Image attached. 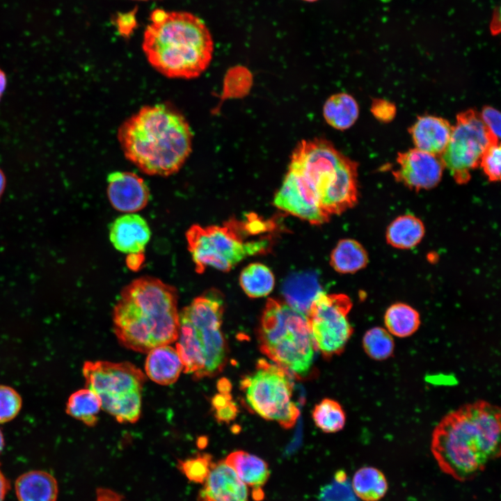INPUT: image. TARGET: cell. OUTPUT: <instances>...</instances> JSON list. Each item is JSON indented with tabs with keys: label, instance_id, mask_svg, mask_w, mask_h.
Segmentation results:
<instances>
[{
	"label": "cell",
	"instance_id": "cell-46",
	"mask_svg": "<svg viewBox=\"0 0 501 501\" xmlns=\"http://www.w3.org/2000/svg\"><path fill=\"white\" fill-rule=\"evenodd\" d=\"M6 187V176L3 171L0 168V198L2 196Z\"/></svg>",
	"mask_w": 501,
	"mask_h": 501
},
{
	"label": "cell",
	"instance_id": "cell-26",
	"mask_svg": "<svg viewBox=\"0 0 501 501\" xmlns=\"http://www.w3.org/2000/svg\"><path fill=\"white\" fill-rule=\"evenodd\" d=\"M351 488L363 501H379L385 495L388 483L385 475L379 469L364 466L354 473Z\"/></svg>",
	"mask_w": 501,
	"mask_h": 501
},
{
	"label": "cell",
	"instance_id": "cell-9",
	"mask_svg": "<svg viewBox=\"0 0 501 501\" xmlns=\"http://www.w3.org/2000/svg\"><path fill=\"white\" fill-rule=\"evenodd\" d=\"M249 407L260 417L277 422L284 429L296 423L299 411L292 399L293 382L289 372L265 359L240 383Z\"/></svg>",
	"mask_w": 501,
	"mask_h": 501
},
{
	"label": "cell",
	"instance_id": "cell-41",
	"mask_svg": "<svg viewBox=\"0 0 501 501\" xmlns=\"http://www.w3.org/2000/svg\"><path fill=\"white\" fill-rule=\"evenodd\" d=\"M231 400L232 397L230 393L219 392L218 394L214 396V397L212 398V405L213 408L216 410L217 408L224 406Z\"/></svg>",
	"mask_w": 501,
	"mask_h": 501
},
{
	"label": "cell",
	"instance_id": "cell-30",
	"mask_svg": "<svg viewBox=\"0 0 501 501\" xmlns=\"http://www.w3.org/2000/svg\"><path fill=\"white\" fill-rule=\"evenodd\" d=\"M100 408V398L86 388L70 395L66 405V413L85 424L93 427L97 422V414Z\"/></svg>",
	"mask_w": 501,
	"mask_h": 501
},
{
	"label": "cell",
	"instance_id": "cell-2",
	"mask_svg": "<svg viewBox=\"0 0 501 501\" xmlns=\"http://www.w3.org/2000/svg\"><path fill=\"white\" fill-rule=\"evenodd\" d=\"M176 288L152 276L122 289L113 310V331L124 347L141 353L175 341L179 331Z\"/></svg>",
	"mask_w": 501,
	"mask_h": 501
},
{
	"label": "cell",
	"instance_id": "cell-17",
	"mask_svg": "<svg viewBox=\"0 0 501 501\" xmlns=\"http://www.w3.org/2000/svg\"><path fill=\"white\" fill-rule=\"evenodd\" d=\"M198 495V501H249L248 487L225 460L214 463Z\"/></svg>",
	"mask_w": 501,
	"mask_h": 501
},
{
	"label": "cell",
	"instance_id": "cell-14",
	"mask_svg": "<svg viewBox=\"0 0 501 501\" xmlns=\"http://www.w3.org/2000/svg\"><path fill=\"white\" fill-rule=\"evenodd\" d=\"M397 162L398 168L392 173L395 180L415 191L435 187L444 169L438 156L417 148L399 153Z\"/></svg>",
	"mask_w": 501,
	"mask_h": 501
},
{
	"label": "cell",
	"instance_id": "cell-44",
	"mask_svg": "<svg viewBox=\"0 0 501 501\" xmlns=\"http://www.w3.org/2000/svg\"><path fill=\"white\" fill-rule=\"evenodd\" d=\"M217 388L219 392L230 393L231 390V383L227 379H221L218 381Z\"/></svg>",
	"mask_w": 501,
	"mask_h": 501
},
{
	"label": "cell",
	"instance_id": "cell-22",
	"mask_svg": "<svg viewBox=\"0 0 501 501\" xmlns=\"http://www.w3.org/2000/svg\"><path fill=\"white\" fill-rule=\"evenodd\" d=\"M18 501H56V479L44 470H31L19 475L15 482Z\"/></svg>",
	"mask_w": 501,
	"mask_h": 501
},
{
	"label": "cell",
	"instance_id": "cell-35",
	"mask_svg": "<svg viewBox=\"0 0 501 501\" xmlns=\"http://www.w3.org/2000/svg\"><path fill=\"white\" fill-rule=\"evenodd\" d=\"M500 144L491 143L484 150L479 163L484 173L491 182L500 179Z\"/></svg>",
	"mask_w": 501,
	"mask_h": 501
},
{
	"label": "cell",
	"instance_id": "cell-19",
	"mask_svg": "<svg viewBox=\"0 0 501 501\" xmlns=\"http://www.w3.org/2000/svg\"><path fill=\"white\" fill-rule=\"evenodd\" d=\"M452 130L448 120L434 116L418 117L409 128L415 148L438 157L445 148Z\"/></svg>",
	"mask_w": 501,
	"mask_h": 501
},
{
	"label": "cell",
	"instance_id": "cell-33",
	"mask_svg": "<svg viewBox=\"0 0 501 501\" xmlns=\"http://www.w3.org/2000/svg\"><path fill=\"white\" fill-rule=\"evenodd\" d=\"M213 464L212 456L203 454L186 460H180L178 468L189 481L203 484L208 477Z\"/></svg>",
	"mask_w": 501,
	"mask_h": 501
},
{
	"label": "cell",
	"instance_id": "cell-49",
	"mask_svg": "<svg viewBox=\"0 0 501 501\" xmlns=\"http://www.w3.org/2000/svg\"><path fill=\"white\" fill-rule=\"evenodd\" d=\"M139 1H148V0H139Z\"/></svg>",
	"mask_w": 501,
	"mask_h": 501
},
{
	"label": "cell",
	"instance_id": "cell-23",
	"mask_svg": "<svg viewBox=\"0 0 501 501\" xmlns=\"http://www.w3.org/2000/svg\"><path fill=\"white\" fill-rule=\"evenodd\" d=\"M225 461L239 479L252 488V492L262 490L269 478L270 471L267 462L245 451L231 452Z\"/></svg>",
	"mask_w": 501,
	"mask_h": 501
},
{
	"label": "cell",
	"instance_id": "cell-34",
	"mask_svg": "<svg viewBox=\"0 0 501 501\" xmlns=\"http://www.w3.org/2000/svg\"><path fill=\"white\" fill-rule=\"evenodd\" d=\"M22 398L13 388L0 385V424L14 419L22 408Z\"/></svg>",
	"mask_w": 501,
	"mask_h": 501
},
{
	"label": "cell",
	"instance_id": "cell-24",
	"mask_svg": "<svg viewBox=\"0 0 501 501\" xmlns=\"http://www.w3.org/2000/svg\"><path fill=\"white\" fill-rule=\"evenodd\" d=\"M422 221L413 215L398 216L391 222L386 230L388 244L399 249H409L417 246L424 235Z\"/></svg>",
	"mask_w": 501,
	"mask_h": 501
},
{
	"label": "cell",
	"instance_id": "cell-1",
	"mask_svg": "<svg viewBox=\"0 0 501 501\" xmlns=\"http://www.w3.org/2000/svg\"><path fill=\"white\" fill-rule=\"evenodd\" d=\"M500 409L477 401L447 413L436 426L431 451L440 470L466 482L500 455Z\"/></svg>",
	"mask_w": 501,
	"mask_h": 501
},
{
	"label": "cell",
	"instance_id": "cell-43",
	"mask_svg": "<svg viewBox=\"0 0 501 501\" xmlns=\"http://www.w3.org/2000/svg\"><path fill=\"white\" fill-rule=\"evenodd\" d=\"M143 259V253L128 255L127 258V266L132 269H135V268L141 266Z\"/></svg>",
	"mask_w": 501,
	"mask_h": 501
},
{
	"label": "cell",
	"instance_id": "cell-5",
	"mask_svg": "<svg viewBox=\"0 0 501 501\" xmlns=\"http://www.w3.org/2000/svg\"><path fill=\"white\" fill-rule=\"evenodd\" d=\"M223 295L209 289L196 296L179 314L176 351L184 373L195 379L220 373L227 361V344L221 331Z\"/></svg>",
	"mask_w": 501,
	"mask_h": 501
},
{
	"label": "cell",
	"instance_id": "cell-21",
	"mask_svg": "<svg viewBox=\"0 0 501 501\" xmlns=\"http://www.w3.org/2000/svg\"><path fill=\"white\" fill-rule=\"evenodd\" d=\"M145 370L154 382L168 385L174 383L183 370L182 360L176 349L169 344L161 345L148 352Z\"/></svg>",
	"mask_w": 501,
	"mask_h": 501
},
{
	"label": "cell",
	"instance_id": "cell-12",
	"mask_svg": "<svg viewBox=\"0 0 501 501\" xmlns=\"http://www.w3.org/2000/svg\"><path fill=\"white\" fill-rule=\"evenodd\" d=\"M344 154L328 140H303L292 154L289 169L302 175L319 195L332 178Z\"/></svg>",
	"mask_w": 501,
	"mask_h": 501
},
{
	"label": "cell",
	"instance_id": "cell-38",
	"mask_svg": "<svg viewBox=\"0 0 501 501\" xmlns=\"http://www.w3.org/2000/svg\"><path fill=\"white\" fill-rule=\"evenodd\" d=\"M135 10L125 13H118L115 19L119 33L125 38L129 37L136 26Z\"/></svg>",
	"mask_w": 501,
	"mask_h": 501
},
{
	"label": "cell",
	"instance_id": "cell-10",
	"mask_svg": "<svg viewBox=\"0 0 501 501\" xmlns=\"http://www.w3.org/2000/svg\"><path fill=\"white\" fill-rule=\"evenodd\" d=\"M491 143L479 113L470 109L457 115L449 141L439 157L457 184H466Z\"/></svg>",
	"mask_w": 501,
	"mask_h": 501
},
{
	"label": "cell",
	"instance_id": "cell-6",
	"mask_svg": "<svg viewBox=\"0 0 501 501\" xmlns=\"http://www.w3.org/2000/svg\"><path fill=\"white\" fill-rule=\"evenodd\" d=\"M262 352L298 376L309 373L316 350L308 317L285 302L269 299L258 331Z\"/></svg>",
	"mask_w": 501,
	"mask_h": 501
},
{
	"label": "cell",
	"instance_id": "cell-18",
	"mask_svg": "<svg viewBox=\"0 0 501 501\" xmlns=\"http://www.w3.org/2000/svg\"><path fill=\"white\" fill-rule=\"evenodd\" d=\"M151 237L150 227L141 216L127 213L116 218L109 228V239L118 251L127 255L143 253Z\"/></svg>",
	"mask_w": 501,
	"mask_h": 501
},
{
	"label": "cell",
	"instance_id": "cell-47",
	"mask_svg": "<svg viewBox=\"0 0 501 501\" xmlns=\"http://www.w3.org/2000/svg\"><path fill=\"white\" fill-rule=\"evenodd\" d=\"M3 447H4V438H3L2 431L0 429V453L3 450Z\"/></svg>",
	"mask_w": 501,
	"mask_h": 501
},
{
	"label": "cell",
	"instance_id": "cell-7",
	"mask_svg": "<svg viewBox=\"0 0 501 501\" xmlns=\"http://www.w3.org/2000/svg\"><path fill=\"white\" fill-rule=\"evenodd\" d=\"M87 388L100 398L101 408L119 422L134 423L141 415L145 376L128 363L87 361L82 369Z\"/></svg>",
	"mask_w": 501,
	"mask_h": 501
},
{
	"label": "cell",
	"instance_id": "cell-4",
	"mask_svg": "<svg viewBox=\"0 0 501 501\" xmlns=\"http://www.w3.org/2000/svg\"><path fill=\"white\" fill-rule=\"evenodd\" d=\"M142 48L150 64L170 78L192 79L209 66L214 42L209 30L188 12L156 9L150 15Z\"/></svg>",
	"mask_w": 501,
	"mask_h": 501
},
{
	"label": "cell",
	"instance_id": "cell-37",
	"mask_svg": "<svg viewBox=\"0 0 501 501\" xmlns=\"http://www.w3.org/2000/svg\"><path fill=\"white\" fill-rule=\"evenodd\" d=\"M371 111L379 121L388 122L395 117L396 106L388 100L375 99L372 102Z\"/></svg>",
	"mask_w": 501,
	"mask_h": 501
},
{
	"label": "cell",
	"instance_id": "cell-42",
	"mask_svg": "<svg viewBox=\"0 0 501 501\" xmlns=\"http://www.w3.org/2000/svg\"><path fill=\"white\" fill-rule=\"evenodd\" d=\"M10 488V482L0 468V501H4L6 495Z\"/></svg>",
	"mask_w": 501,
	"mask_h": 501
},
{
	"label": "cell",
	"instance_id": "cell-3",
	"mask_svg": "<svg viewBox=\"0 0 501 501\" xmlns=\"http://www.w3.org/2000/svg\"><path fill=\"white\" fill-rule=\"evenodd\" d=\"M118 138L127 159L151 175L177 173L192 150L188 122L167 104L142 107L122 124Z\"/></svg>",
	"mask_w": 501,
	"mask_h": 501
},
{
	"label": "cell",
	"instance_id": "cell-28",
	"mask_svg": "<svg viewBox=\"0 0 501 501\" xmlns=\"http://www.w3.org/2000/svg\"><path fill=\"white\" fill-rule=\"evenodd\" d=\"M385 329L397 337H407L415 333L420 325L419 312L411 305L397 303L391 305L384 315Z\"/></svg>",
	"mask_w": 501,
	"mask_h": 501
},
{
	"label": "cell",
	"instance_id": "cell-11",
	"mask_svg": "<svg viewBox=\"0 0 501 501\" xmlns=\"http://www.w3.org/2000/svg\"><path fill=\"white\" fill-rule=\"evenodd\" d=\"M352 306L345 294L320 293L307 315L310 333L316 349L327 358L340 355L344 349L353 329L348 313Z\"/></svg>",
	"mask_w": 501,
	"mask_h": 501
},
{
	"label": "cell",
	"instance_id": "cell-40",
	"mask_svg": "<svg viewBox=\"0 0 501 501\" xmlns=\"http://www.w3.org/2000/svg\"><path fill=\"white\" fill-rule=\"evenodd\" d=\"M96 495V501H127L122 495L106 488H97Z\"/></svg>",
	"mask_w": 501,
	"mask_h": 501
},
{
	"label": "cell",
	"instance_id": "cell-15",
	"mask_svg": "<svg viewBox=\"0 0 501 501\" xmlns=\"http://www.w3.org/2000/svg\"><path fill=\"white\" fill-rule=\"evenodd\" d=\"M358 164L344 155L334 175L319 193L320 205L328 216L351 208L358 199Z\"/></svg>",
	"mask_w": 501,
	"mask_h": 501
},
{
	"label": "cell",
	"instance_id": "cell-25",
	"mask_svg": "<svg viewBox=\"0 0 501 501\" xmlns=\"http://www.w3.org/2000/svg\"><path fill=\"white\" fill-rule=\"evenodd\" d=\"M358 113L356 100L344 93L331 95L323 107V116L326 122L339 130L351 127L357 120Z\"/></svg>",
	"mask_w": 501,
	"mask_h": 501
},
{
	"label": "cell",
	"instance_id": "cell-45",
	"mask_svg": "<svg viewBox=\"0 0 501 501\" xmlns=\"http://www.w3.org/2000/svg\"><path fill=\"white\" fill-rule=\"evenodd\" d=\"M7 86V77L5 72L0 67V101L6 91Z\"/></svg>",
	"mask_w": 501,
	"mask_h": 501
},
{
	"label": "cell",
	"instance_id": "cell-31",
	"mask_svg": "<svg viewBox=\"0 0 501 501\" xmlns=\"http://www.w3.org/2000/svg\"><path fill=\"white\" fill-rule=\"evenodd\" d=\"M312 418L316 426L325 433L340 431L346 422L345 413L341 405L331 399H324L315 405Z\"/></svg>",
	"mask_w": 501,
	"mask_h": 501
},
{
	"label": "cell",
	"instance_id": "cell-20",
	"mask_svg": "<svg viewBox=\"0 0 501 501\" xmlns=\"http://www.w3.org/2000/svg\"><path fill=\"white\" fill-rule=\"evenodd\" d=\"M282 290L285 303L306 315L323 292L317 275L312 271L292 274L285 280Z\"/></svg>",
	"mask_w": 501,
	"mask_h": 501
},
{
	"label": "cell",
	"instance_id": "cell-16",
	"mask_svg": "<svg viewBox=\"0 0 501 501\" xmlns=\"http://www.w3.org/2000/svg\"><path fill=\"white\" fill-rule=\"evenodd\" d=\"M107 196L112 207L125 213L143 209L150 200V191L143 179L127 171L111 173L107 177Z\"/></svg>",
	"mask_w": 501,
	"mask_h": 501
},
{
	"label": "cell",
	"instance_id": "cell-13",
	"mask_svg": "<svg viewBox=\"0 0 501 501\" xmlns=\"http://www.w3.org/2000/svg\"><path fill=\"white\" fill-rule=\"evenodd\" d=\"M273 204L278 209L314 224L325 223L329 217L321 207L317 188L302 175L289 169L273 198Z\"/></svg>",
	"mask_w": 501,
	"mask_h": 501
},
{
	"label": "cell",
	"instance_id": "cell-29",
	"mask_svg": "<svg viewBox=\"0 0 501 501\" xmlns=\"http://www.w3.org/2000/svg\"><path fill=\"white\" fill-rule=\"evenodd\" d=\"M239 283L246 295L251 298H260L271 292L275 285V278L266 265L253 263L241 272Z\"/></svg>",
	"mask_w": 501,
	"mask_h": 501
},
{
	"label": "cell",
	"instance_id": "cell-27",
	"mask_svg": "<svg viewBox=\"0 0 501 501\" xmlns=\"http://www.w3.org/2000/svg\"><path fill=\"white\" fill-rule=\"evenodd\" d=\"M368 262L366 250L357 241L351 239L340 240L331 255V264L341 273H355L365 267Z\"/></svg>",
	"mask_w": 501,
	"mask_h": 501
},
{
	"label": "cell",
	"instance_id": "cell-8",
	"mask_svg": "<svg viewBox=\"0 0 501 501\" xmlns=\"http://www.w3.org/2000/svg\"><path fill=\"white\" fill-rule=\"evenodd\" d=\"M237 228L234 221L189 228L185 237L196 273H202L207 267L228 271L246 257L267 250V239L244 241Z\"/></svg>",
	"mask_w": 501,
	"mask_h": 501
},
{
	"label": "cell",
	"instance_id": "cell-39",
	"mask_svg": "<svg viewBox=\"0 0 501 501\" xmlns=\"http://www.w3.org/2000/svg\"><path fill=\"white\" fill-rule=\"evenodd\" d=\"M238 413L237 405L231 400L226 405L215 410L214 416L219 423H228Z\"/></svg>",
	"mask_w": 501,
	"mask_h": 501
},
{
	"label": "cell",
	"instance_id": "cell-32",
	"mask_svg": "<svg viewBox=\"0 0 501 501\" xmlns=\"http://www.w3.org/2000/svg\"><path fill=\"white\" fill-rule=\"evenodd\" d=\"M363 347L369 358L381 361L392 356L395 342L392 335L385 328L374 327L365 333Z\"/></svg>",
	"mask_w": 501,
	"mask_h": 501
},
{
	"label": "cell",
	"instance_id": "cell-36",
	"mask_svg": "<svg viewBox=\"0 0 501 501\" xmlns=\"http://www.w3.org/2000/svg\"><path fill=\"white\" fill-rule=\"evenodd\" d=\"M479 116L490 137L491 143H500V112L491 106H484L479 113Z\"/></svg>",
	"mask_w": 501,
	"mask_h": 501
},
{
	"label": "cell",
	"instance_id": "cell-48",
	"mask_svg": "<svg viewBox=\"0 0 501 501\" xmlns=\"http://www.w3.org/2000/svg\"><path fill=\"white\" fill-rule=\"evenodd\" d=\"M303 1H308V2H313V1H318V0H303Z\"/></svg>",
	"mask_w": 501,
	"mask_h": 501
}]
</instances>
